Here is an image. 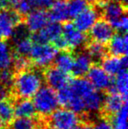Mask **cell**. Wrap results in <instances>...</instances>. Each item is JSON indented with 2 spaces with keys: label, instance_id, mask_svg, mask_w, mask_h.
<instances>
[{
  "label": "cell",
  "instance_id": "obj_1",
  "mask_svg": "<svg viewBox=\"0 0 128 129\" xmlns=\"http://www.w3.org/2000/svg\"><path fill=\"white\" fill-rule=\"evenodd\" d=\"M43 80L44 77L41 72L27 69L17 72V75H14L12 86L19 98L31 99L42 86Z\"/></svg>",
  "mask_w": 128,
  "mask_h": 129
},
{
  "label": "cell",
  "instance_id": "obj_2",
  "mask_svg": "<svg viewBox=\"0 0 128 129\" xmlns=\"http://www.w3.org/2000/svg\"><path fill=\"white\" fill-rule=\"evenodd\" d=\"M32 98L36 112L44 117L50 116L59 106L57 93L49 86H41Z\"/></svg>",
  "mask_w": 128,
  "mask_h": 129
},
{
  "label": "cell",
  "instance_id": "obj_3",
  "mask_svg": "<svg viewBox=\"0 0 128 129\" xmlns=\"http://www.w3.org/2000/svg\"><path fill=\"white\" fill-rule=\"evenodd\" d=\"M57 49L48 43H35L30 52V60L38 68H47L55 60Z\"/></svg>",
  "mask_w": 128,
  "mask_h": 129
},
{
  "label": "cell",
  "instance_id": "obj_4",
  "mask_svg": "<svg viewBox=\"0 0 128 129\" xmlns=\"http://www.w3.org/2000/svg\"><path fill=\"white\" fill-rule=\"evenodd\" d=\"M23 22L24 17L14 9L6 8L0 10V35L2 39H10L15 27Z\"/></svg>",
  "mask_w": 128,
  "mask_h": 129
},
{
  "label": "cell",
  "instance_id": "obj_5",
  "mask_svg": "<svg viewBox=\"0 0 128 129\" xmlns=\"http://www.w3.org/2000/svg\"><path fill=\"white\" fill-rule=\"evenodd\" d=\"M50 122L55 129H75L80 119L77 113L70 109H56L51 114Z\"/></svg>",
  "mask_w": 128,
  "mask_h": 129
},
{
  "label": "cell",
  "instance_id": "obj_6",
  "mask_svg": "<svg viewBox=\"0 0 128 129\" xmlns=\"http://www.w3.org/2000/svg\"><path fill=\"white\" fill-rule=\"evenodd\" d=\"M62 37L66 41L68 48L69 50L76 49L84 46L87 42V37L84 33L81 32L80 30L75 26V25L71 22L66 21L62 26Z\"/></svg>",
  "mask_w": 128,
  "mask_h": 129
},
{
  "label": "cell",
  "instance_id": "obj_7",
  "mask_svg": "<svg viewBox=\"0 0 128 129\" xmlns=\"http://www.w3.org/2000/svg\"><path fill=\"white\" fill-rule=\"evenodd\" d=\"M88 81L97 90H105L112 84L111 76L99 65H93L87 73Z\"/></svg>",
  "mask_w": 128,
  "mask_h": 129
},
{
  "label": "cell",
  "instance_id": "obj_8",
  "mask_svg": "<svg viewBox=\"0 0 128 129\" xmlns=\"http://www.w3.org/2000/svg\"><path fill=\"white\" fill-rule=\"evenodd\" d=\"M101 17L100 11L97 6L87 7L75 18L73 24L82 33H88L95 22Z\"/></svg>",
  "mask_w": 128,
  "mask_h": 129
},
{
  "label": "cell",
  "instance_id": "obj_9",
  "mask_svg": "<svg viewBox=\"0 0 128 129\" xmlns=\"http://www.w3.org/2000/svg\"><path fill=\"white\" fill-rule=\"evenodd\" d=\"M89 32L91 41H97L103 44L109 42L115 34L114 29L112 28L111 24L101 17L95 22Z\"/></svg>",
  "mask_w": 128,
  "mask_h": 129
},
{
  "label": "cell",
  "instance_id": "obj_10",
  "mask_svg": "<svg viewBox=\"0 0 128 129\" xmlns=\"http://www.w3.org/2000/svg\"><path fill=\"white\" fill-rule=\"evenodd\" d=\"M62 34V26L59 22H48L42 29L33 33L32 40L33 43L53 42Z\"/></svg>",
  "mask_w": 128,
  "mask_h": 129
},
{
  "label": "cell",
  "instance_id": "obj_11",
  "mask_svg": "<svg viewBox=\"0 0 128 129\" xmlns=\"http://www.w3.org/2000/svg\"><path fill=\"white\" fill-rule=\"evenodd\" d=\"M43 77L48 86L51 87L55 90H58L67 86L71 81V78L68 72H65L57 67L48 66L47 70H45Z\"/></svg>",
  "mask_w": 128,
  "mask_h": 129
},
{
  "label": "cell",
  "instance_id": "obj_12",
  "mask_svg": "<svg viewBox=\"0 0 128 129\" xmlns=\"http://www.w3.org/2000/svg\"><path fill=\"white\" fill-rule=\"evenodd\" d=\"M96 6L98 7L100 11L101 18L107 20L109 23L126 14L127 12L126 5H124L115 0H106L103 4Z\"/></svg>",
  "mask_w": 128,
  "mask_h": 129
},
{
  "label": "cell",
  "instance_id": "obj_13",
  "mask_svg": "<svg viewBox=\"0 0 128 129\" xmlns=\"http://www.w3.org/2000/svg\"><path fill=\"white\" fill-rule=\"evenodd\" d=\"M50 20L49 13L46 10L34 9L25 16L24 24L29 32L35 33L42 29Z\"/></svg>",
  "mask_w": 128,
  "mask_h": 129
},
{
  "label": "cell",
  "instance_id": "obj_14",
  "mask_svg": "<svg viewBox=\"0 0 128 129\" xmlns=\"http://www.w3.org/2000/svg\"><path fill=\"white\" fill-rule=\"evenodd\" d=\"M128 61L126 55L125 56H114L107 55L102 60V68L110 76H116L119 72L127 70Z\"/></svg>",
  "mask_w": 128,
  "mask_h": 129
},
{
  "label": "cell",
  "instance_id": "obj_15",
  "mask_svg": "<svg viewBox=\"0 0 128 129\" xmlns=\"http://www.w3.org/2000/svg\"><path fill=\"white\" fill-rule=\"evenodd\" d=\"M128 38L126 33H119L111 37L107 48L108 53L114 56H125L127 54Z\"/></svg>",
  "mask_w": 128,
  "mask_h": 129
},
{
  "label": "cell",
  "instance_id": "obj_16",
  "mask_svg": "<svg viewBox=\"0 0 128 129\" xmlns=\"http://www.w3.org/2000/svg\"><path fill=\"white\" fill-rule=\"evenodd\" d=\"M92 66V59L87 52H80L74 57L72 73L77 77H82L87 75L88 71Z\"/></svg>",
  "mask_w": 128,
  "mask_h": 129
},
{
  "label": "cell",
  "instance_id": "obj_17",
  "mask_svg": "<svg viewBox=\"0 0 128 129\" xmlns=\"http://www.w3.org/2000/svg\"><path fill=\"white\" fill-rule=\"evenodd\" d=\"M49 17L52 21L66 22L69 19L68 10V0H54L50 6Z\"/></svg>",
  "mask_w": 128,
  "mask_h": 129
},
{
  "label": "cell",
  "instance_id": "obj_18",
  "mask_svg": "<svg viewBox=\"0 0 128 129\" xmlns=\"http://www.w3.org/2000/svg\"><path fill=\"white\" fill-rule=\"evenodd\" d=\"M125 104H126V98H124L118 93H110V95L104 99L103 107L106 113L114 114L119 111Z\"/></svg>",
  "mask_w": 128,
  "mask_h": 129
},
{
  "label": "cell",
  "instance_id": "obj_19",
  "mask_svg": "<svg viewBox=\"0 0 128 129\" xmlns=\"http://www.w3.org/2000/svg\"><path fill=\"white\" fill-rule=\"evenodd\" d=\"M14 106V115L17 118H32L36 113L35 107L29 99H22Z\"/></svg>",
  "mask_w": 128,
  "mask_h": 129
},
{
  "label": "cell",
  "instance_id": "obj_20",
  "mask_svg": "<svg viewBox=\"0 0 128 129\" xmlns=\"http://www.w3.org/2000/svg\"><path fill=\"white\" fill-rule=\"evenodd\" d=\"M114 82L111 85L108 90L110 93H118L124 98L127 97L128 90V75L126 70L119 72L117 74Z\"/></svg>",
  "mask_w": 128,
  "mask_h": 129
},
{
  "label": "cell",
  "instance_id": "obj_21",
  "mask_svg": "<svg viewBox=\"0 0 128 129\" xmlns=\"http://www.w3.org/2000/svg\"><path fill=\"white\" fill-rule=\"evenodd\" d=\"M104 99V97L100 92V90L94 89L85 99V112L91 113H96L99 112L103 107Z\"/></svg>",
  "mask_w": 128,
  "mask_h": 129
},
{
  "label": "cell",
  "instance_id": "obj_22",
  "mask_svg": "<svg viewBox=\"0 0 128 129\" xmlns=\"http://www.w3.org/2000/svg\"><path fill=\"white\" fill-rule=\"evenodd\" d=\"M84 48L91 59L95 61H102L107 55V47L103 43L95 41H87L84 45Z\"/></svg>",
  "mask_w": 128,
  "mask_h": 129
},
{
  "label": "cell",
  "instance_id": "obj_23",
  "mask_svg": "<svg viewBox=\"0 0 128 129\" xmlns=\"http://www.w3.org/2000/svg\"><path fill=\"white\" fill-rule=\"evenodd\" d=\"M14 115V106L10 100L0 99V126H7L12 121Z\"/></svg>",
  "mask_w": 128,
  "mask_h": 129
},
{
  "label": "cell",
  "instance_id": "obj_24",
  "mask_svg": "<svg viewBox=\"0 0 128 129\" xmlns=\"http://www.w3.org/2000/svg\"><path fill=\"white\" fill-rule=\"evenodd\" d=\"M74 57L75 56L72 54V53L69 52V50H62V52L56 54L54 60L55 67L65 72L71 71L72 67H73Z\"/></svg>",
  "mask_w": 128,
  "mask_h": 129
},
{
  "label": "cell",
  "instance_id": "obj_25",
  "mask_svg": "<svg viewBox=\"0 0 128 129\" xmlns=\"http://www.w3.org/2000/svg\"><path fill=\"white\" fill-rule=\"evenodd\" d=\"M13 56L11 47L3 40H0V70L11 68Z\"/></svg>",
  "mask_w": 128,
  "mask_h": 129
},
{
  "label": "cell",
  "instance_id": "obj_26",
  "mask_svg": "<svg viewBox=\"0 0 128 129\" xmlns=\"http://www.w3.org/2000/svg\"><path fill=\"white\" fill-rule=\"evenodd\" d=\"M14 43V51L18 55H29L31 49L33 46V41L30 35L23 37L21 39L16 40L13 41Z\"/></svg>",
  "mask_w": 128,
  "mask_h": 129
},
{
  "label": "cell",
  "instance_id": "obj_27",
  "mask_svg": "<svg viewBox=\"0 0 128 129\" xmlns=\"http://www.w3.org/2000/svg\"><path fill=\"white\" fill-rule=\"evenodd\" d=\"M127 119V105L125 104L119 111L114 113L112 119L113 129H127L126 128Z\"/></svg>",
  "mask_w": 128,
  "mask_h": 129
},
{
  "label": "cell",
  "instance_id": "obj_28",
  "mask_svg": "<svg viewBox=\"0 0 128 129\" xmlns=\"http://www.w3.org/2000/svg\"><path fill=\"white\" fill-rule=\"evenodd\" d=\"M88 7L85 0H68V10L69 19H75L79 13Z\"/></svg>",
  "mask_w": 128,
  "mask_h": 129
},
{
  "label": "cell",
  "instance_id": "obj_29",
  "mask_svg": "<svg viewBox=\"0 0 128 129\" xmlns=\"http://www.w3.org/2000/svg\"><path fill=\"white\" fill-rule=\"evenodd\" d=\"M36 123L32 118H17L12 121L11 129H34Z\"/></svg>",
  "mask_w": 128,
  "mask_h": 129
},
{
  "label": "cell",
  "instance_id": "obj_30",
  "mask_svg": "<svg viewBox=\"0 0 128 129\" xmlns=\"http://www.w3.org/2000/svg\"><path fill=\"white\" fill-rule=\"evenodd\" d=\"M31 63H32L31 60L28 59L27 56L18 55V54L13 56L12 65H13L14 70H15L16 72H19V71H22V70L30 69Z\"/></svg>",
  "mask_w": 128,
  "mask_h": 129
},
{
  "label": "cell",
  "instance_id": "obj_31",
  "mask_svg": "<svg viewBox=\"0 0 128 129\" xmlns=\"http://www.w3.org/2000/svg\"><path fill=\"white\" fill-rule=\"evenodd\" d=\"M12 5L14 10L24 18L32 11V8L27 0H15L13 3H12Z\"/></svg>",
  "mask_w": 128,
  "mask_h": 129
},
{
  "label": "cell",
  "instance_id": "obj_32",
  "mask_svg": "<svg viewBox=\"0 0 128 129\" xmlns=\"http://www.w3.org/2000/svg\"><path fill=\"white\" fill-rule=\"evenodd\" d=\"M110 24H111V26H112V28L114 30L118 31L119 33H126L127 27H128L127 15L125 14V15L111 21Z\"/></svg>",
  "mask_w": 128,
  "mask_h": 129
},
{
  "label": "cell",
  "instance_id": "obj_33",
  "mask_svg": "<svg viewBox=\"0 0 128 129\" xmlns=\"http://www.w3.org/2000/svg\"><path fill=\"white\" fill-rule=\"evenodd\" d=\"M14 78V72L8 69H3L0 70V83L2 84L5 85L7 87H10L12 85Z\"/></svg>",
  "mask_w": 128,
  "mask_h": 129
},
{
  "label": "cell",
  "instance_id": "obj_34",
  "mask_svg": "<svg viewBox=\"0 0 128 129\" xmlns=\"http://www.w3.org/2000/svg\"><path fill=\"white\" fill-rule=\"evenodd\" d=\"M32 9L46 10L50 8L54 0H27Z\"/></svg>",
  "mask_w": 128,
  "mask_h": 129
},
{
  "label": "cell",
  "instance_id": "obj_35",
  "mask_svg": "<svg viewBox=\"0 0 128 129\" xmlns=\"http://www.w3.org/2000/svg\"><path fill=\"white\" fill-rule=\"evenodd\" d=\"M92 129H113L112 124L107 119H99L94 123Z\"/></svg>",
  "mask_w": 128,
  "mask_h": 129
},
{
  "label": "cell",
  "instance_id": "obj_36",
  "mask_svg": "<svg viewBox=\"0 0 128 129\" xmlns=\"http://www.w3.org/2000/svg\"><path fill=\"white\" fill-rule=\"evenodd\" d=\"M9 87L0 83V99H6L9 94Z\"/></svg>",
  "mask_w": 128,
  "mask_h": 129
},
{
  "label": "cell",
  "instance_id": "obj_37",
  "mask_svg": "<svg viewBox=\"0 0 128 129\" xmlns=\"http://www.w3.org/2000/svg\"><path fill=\"white\" fill-rule=\"evenodd\" d=\"M10 2L8 0H0V10H4L9 7Z\"/></svg>",
  "mask_w": 128,
  "mask_h": 129
},
{
  "label": "cell",
  "instance_id": "obj_38",
  "mask_svg": "<svg viewBox=\"0 0 128 129\" xmlns=\"http://www.w3.org/2000/svg\"><path fill=\"white\" fill-rule=\"evenodd\" d=\"M85 1L88 4H91L92 5H99L104 3V2H105L106 0H85Z\"/></svg>",
  "mask_w": 128,
  "mask_h": 129
},
{
  "label": "cell",
  "instance_id": "obj_39",
  "mask_svg": "<svg viewBox=\"0 0 128 129\" xmlns=\"http://www.w3.org/2000/svg\"><path fill=\"white\" fill-rule=\"evenodd\" d=\"M75 129H92V126H90L89 124H79Z\"/></svg>",
  "mask_w": 128,
  "mask_h": 129
},
{
  "label": "cell",
  "instance_id": "obj_40",
  "mask_svg": "<svg viewBox=\"0 0 128 129\" xmlns=\"http://www.w3.org/2000/svg\"><path fill=\"white\" fill-rule=\"evenodd\" d=\"M115 1L119 2V3L124 4V5H126V3H127V0H115Z\"/></svg>",
  "mask_w": 128,
  "mask_h": 129
},
{
  "label": "cell",
  "instance_id": "obj_41",
  "mask_svg": "<svg viewBox=\"0 0 128 129\" xmlns=\"http://www.w3.org/2000/svg\"><path fill=\"white\" fill-rule=\"evenodd\" d=\"M8 1H9V2H10V3H11V4H12V3H13V2H14V1H15V0H8Z\"/></svg>",
  "mask_w": 128,
  "mask_h": 129
},
{
  "label": "cell",
  "instance_id": "obj_42",
  "mask_svg": "<svg viewBox=\"0 0 128 129\" xmlns=\"http://www.w3.org/2000/svg\"><path fill=\"white\" fill-rule=\"evenodd\" d=\"M0 40H3V39H2V37H1V35H0Z\"/></svg>",
  "mask_w": 128,
  "mask_h": 129
},
{
  "label": "cell",
  "instance_id": "obj_43",
  "mask_svg": "<svg viewBox=\"0 0 128 129\" xmlns=\"http://www.w3.org/2000/svg\"><path fill=\"white\" fill-rule=\"evenodd\" d=\"M54 129H55V128H54Z\"/></svg>",
  "mask_w": 128,
  "mask_h": 129
}]
</instances>
